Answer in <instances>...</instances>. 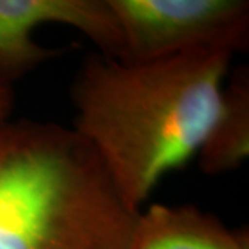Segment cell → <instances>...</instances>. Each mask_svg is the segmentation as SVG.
Here are the masks:
<instances>
[{
	"instance_id": "cell-4",
	"label": "cell",
	"mask_w": 249,
	"mask_h": 249,
	"mask_svg": "<svg viewBox=\"0 0 249 249\" xmlns=\"http://www.w3.org/2000/svg\"><path fill=\"white\" fill-rule=\"evenodd\" d=\"M58 24L86 36L100 54L122 61L124 42L109 0H0V72L16 82L60 49L35 42L42 25Z\"/></svg>"
},
{
	"instance_id": "cell-6",
	"label": "cell",
	"mask_w": 249,
	"mask_h": 249,
	"mask_svg": "<svg viewBox=\"0 0 249 249\" xmlns=\"http://www.w3.org/2000/svg\"><path fill=\"white\" fill-rule=\"evenodd\" d=\"M249 155V71L237 68L226 82L211 129L196 154L201 170L223 175L238 169Z\"/></svg>"
},
{
	"instance_id": "cell-1",
	"label": "cell",
	"mask_w": 249,
	"mask_h": 249,
	"mask_svg": "<svg viewBox=\"0 0 249 249\" xmlns=\"http://www.w3.org/2000/svg\"><path fill=\"white\" fill-rule=\"evenodd\" d=\"M234 54L198 50L148 62L90 54L72 85V129L126 205L140 212L168 173L196 158Z\"/></svg>"
},
{
	"instance_id": "cell-2",
	"label": "cell",
	"mask_w": 249,
	"mask_h": 249,
	"mask_svg": "<svg viewBox=\"0 0 249 249\" xmlns=\"http://www.w3.org/2000/svg\"><path fill=\"white\" fill-rule=\"evenodd\" d=\"M137 214L72 127L0 121V249H127Z\"/></svg>"
},
{
	"instance_id": "cell-7",
	"label": "cell",
	"mask_w": 249,
	"mask_h": 249,
	"mask_svg": "<svg viewBox=\"0 0 249 249\" xmlns=\"http://www.w3.org/2000/svg\"><path fill=\"white\" fill-rule=\"evenodd\" d=\"M13 82H10L0 72V121L11 118V112L14 108V89Z\"/></svg>"
},
{
	"instance_id": "cell-5",
	"label": "cell",
	"mask_w": 249,
	"mask_h": 249,
	"mask_svg": "<svg viewBox=\"0 0 249 249\" xmlns=\"http://www.w3.org/2000/svg\"><path fill=\"white\" fill-rule=\"evenodd\" d=\"M127 249H249V238L194 205L155 204L139 212Z\"/></svg>"
},
{
	"instance_id": "cell-3",
	"label": "cell",
	"mask_w": 249,
	"mask_h": 249,
	"mask_svg": "<svg viewBox=\"0 0 249 249\" xmlns=\"http://www.w3.org/2000/svg\"><path fill=\"white\" fill-rule=\"evenodd\" d=\"M124 62H148L198 50L235 54L249 43L247 0H109Z\"/></svg>"
}]
</instances>
